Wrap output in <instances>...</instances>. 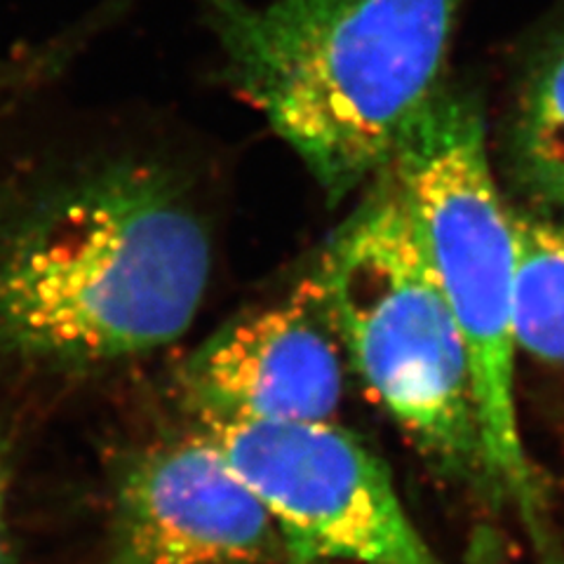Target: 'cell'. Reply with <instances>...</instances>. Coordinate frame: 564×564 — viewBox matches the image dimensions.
<instances>
[{"label": "cell", "mask_w": 564, "mask_h": 564, "mask_svg": "<svg viewBox=\"0 0 564 564\" xmlns=\"http://www.w3.org/2000/svg\"><path fill=\"white\" fill-rule=\"evenodd\" d=\"M350 372L325 296L308 273L278 302L221 325L180 383L198 423L334 421Z\"/></svg>", "instance_id": "obj_7"}, {"label": "cell", "mask_w": 564, "mask_h": 564, "mask_svg": "<svg viewBox=\"0 0 564 564\" xmlns=\"http://www.w3.org/2000/svg\"><path fill=\"white\" fill-rule=\"evenodd\" d=\"M224 76L329 203L362 193L452 80L468 0H191Z\"/></svg>", "instance_id": "obj_2"}, {"label": "cell", "mask_w": 564, "mask_h": 564, "mask_svg": "<svg viewBox=\"0 0 564 564\" xmlns=\"http://www.w3.org/2000/svg\"><path fill=\"white\" fill-rule=\"evenodd\" d=\"M311 273L367 393L440 478L503 508L468 350L393 167L362 191Z\"/></svg>", "instance_id": "obj_3"}, {"label": "cell", "mask_w": 564, "mask_h": 564, "mask_svg": "<svg viewBox=\"0 0 564 564\" xmlns=\"http://www.w3.org/2000/svg\"><path fill=\"white\" fill-rule=\"evenodd\" d=\"M111 508L104 564H292L269 508L200 429L130 454Z\"/></svg>", "instance_id": "obj_6"}, {"label": "cell", "mask_w": 564, "mask_h": 564, "mask_svg": "<svg viewBox=\"0 0 564 564\" xmlns=\"http://www.w3.org/2000/svg\"><path fill=\"white\" fill-rule=\"evenodd\" d=\"M423 250L462 332L494 480L503 508L551 553V503L518 412L513 207L489 153L480 99L456 83L391 165Z\"/></svg>", "instance_id": "obj_4"}, {"label": "cell", "mask_w": 564, "mask_h": 564, "mask_svg": "<svg viewBox=\"0 0 564 564\" xmlns=\"http://www.w3.org/2000/svg\"><path fill=\"white\" fill-rule=\"evenodd\" d=\"M8 508H10V458L0 440V564H8Z\"/></svg>", "instance_id": "obj_10"}, {"label": "cell", "mask_w": 564, "mask_h": 564, "mask_svg": "<svg viewBox=\"0 0 564 564\" xmlns=\"http://www.w3.org/2000/svg\"><path fill=\"white\" fill-rule=\"evenodd\" d=\"M513 231L518 350L564 381V221L513 207Z\"/></svg>", "instance_id": "obj_9"}, {"label": "cell", "mask_w": 564, "mask_h": 564, "mask_svg": "<svg viewBox=\"0 0 564 564\" xmlns=\"http://www.w3.org/2000/svg\"><path fill=\"white\" fill-rule=\"evenodd\" d=\"M188 176L149 153L106 155L0 207V358L85 372L174 344L212 275Z\"/></svg>", "instance_id": "obj_1"}, {"label": "cell", "mask_w": 564, "mask_h": 564, "mask_svg": "<svg viewBox=\"0 0 564 564\" xmlns=\"http://www.w3.org/2000/svg\"><path fill=\"white\" fill-rule=\"evenodd\" d=\"M497 151L508 203L564 221V0L545 8L510 59Z\"/></svg>", "instance_id": "obj_8"}, {"label": "cell", "mask_w": 564, "mask_h": 564, "mask_svg": "<svg viewBox=\"0 0 564 564\" xmlns=\"http://www.w3.org/2000/svg\"><path fill=\"white\" fill-rule=\"evenodd\" d=\"M17 93H20V74L10 57L0 55V111L14 104Z\"/></svg>", "instance_id": "obj_11"}, {"label": "cell", "mask_w": 564, "mask_h": 564, "mask_svg": "<svg viewBox=\"0 0 564 564\" xmlns=\"http://www.w3.org/2000/svg\"><path fill=\"white\" fill-rule=\"evenodd\" d=\"M269 508L292 564H445L416 524L391 470L334 421L198 423Z\"/></svg>", "instance_id": "obj_5"}]
</instances>
